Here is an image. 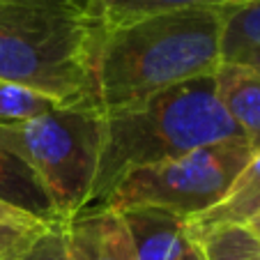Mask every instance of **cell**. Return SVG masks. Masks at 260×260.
<instances>
[{"label":"cell","mask_w":260,"mask_h":260,"mask_svg":"<svg viewBox=\"0 0 260 260\" xmlns=\"http://www.w3.org/2000/svg\"><path fill=\"white\" fill-rule=\"evenodd\" d=\"M72 260H136L122 219L108 207H88L62 221Z\"/></svg>","instance_id":"7"},{"label":"cell","mask_w":260,"mask_h":260,"mask_svg":"<svg viewBox=\"0 0 260 260\" xmlns=\"http://www.w3.org/2000/svg\"><path fill=\"white\" fill-rule=\"evenodd\" d=\"M226 7H184L99 30L92 106L108 113L212 76L223 62Z\"/></svg>","instance_id":"1"},{"label":"cell","mask_w":260,"mask_h":260,"mask_svg":"<svg viewBox=\"0 0 260 260\" xmlns=\"http://www.w3.org/2000/svg\"><path fill=\"white\" fill-rule=\"evenodd\" d=\"M244 138L198 147L171 161H161L129 173L99 207H161L191 221L214 207L233 187L235 177L251 159Z\"/></svg>","instance_id":"5"},{"label":"cell","mask_w":260,"mask_h":260,"mask_svg":"<svg viewBox=\"0 0 260 260\" xmlns=\"http://www.w3.org/2000/svg\"><path fill=\"white\" fill-rule=\"evenodd\" d=\"M260 210V152L251 154L246 166L235 177L228 193L207 212L189 221L191 235L223 226H244Z\"/></svg>","instance_id":"9"},{"label":"cell","mask_w":260,"mask_h":260,"mask_svg":"<svg viewBox=\"0 0 260 260\" xmlns=\"http://www.w3.org/2000/svg\"><path fill=\"white\" fill-rule=\"evenodd\" d=\"M228 62H244V64H251V67L260 69V46H253V49H249L246 53H242L237 60H228Z\"/></svg>","instance_id":"17"},{"label":"cell","mask_w":260,"mask_h":260,"mask_svg":"<svg viewBox=\"0 0 260 260\" xmlns=\"http://www.w3.org/2000/svg\"><path fill=\"white\" fill-rule=\"evenodd\" d=\"M0 203L16 207L21 212L37 216L46 223H58L60 216L51 203L46 189L37 180L30 166L12 154L10 150L0 147Z\"/></svg>","instance_id":"10"},{"label":"cell","mask_w":260,"mask_h":260,"mask_svg":"<svg viewBox=\"0 0 260 260\" xmlns=\"http://www.w3.org/2000/svg\"><path fill=\"white\" fill-rule=\"evenodd\" d=\"M244 228H246V231H249V233H251V235H253V237H255V240H258V242H260V210H258V212H255V214H253V216H251V219H249V221H246V223H244Z\"/></svg>","instance_id":"18"},{"label":"cell","mask_w":260,"mask_h":260,"mask_svg":"<svg viewBox=\"0 0 260 260\" xmlns=\"http://www.w3.org/2000/svg\"><path fill=\"white\" fill-rule=\"evenodd\" d=\"M180 260H205V255H203V251L198 249L196 240H193V246H191V249H189V251H187V253H184V255H182Z\"/></svg>","instance_id":"19"},{"label":"cell","mask_w":260,"mask_h":260,"mask_svg":"<svg viewBox=\"0 0 260 260\" xmlns=\"http://www.w3.org/2000/svg\"><path fill=\"white\" fill-rule=\"evenodd\" d=\"M64 106L58 99L21 83L0 79V122H23Z\"/></svg>","instance_id":"14"},{"label":"cell","mask_w":260,"mask_h":260,"mask_svg":"<svg viewBox=\"0 0 260 260\" xmlns=\"http://www.w3.org/2000/svg\"><path fill=\"white\" fill-rule=\"evenodd\" d=\"M136 260H180L193 246L189 221L161 207H127L118 212Z\"/></svg>","instance_id":"6"},{"label":"cell","mask_w":260,"mask_h":260,"mask_svg":"<svg viewBox=\"0 0 260 260\" xmlns=\"http://www.w3.org/2000/svg\"><path fill=\"white\" fill-rule=\"evenodd\" d=\"M214 83L216 97L240 127L251 152H260V69L244 62H221Z\"/></svg>","instance_id":"8"},{"label":"cell","mask_w":260,"mask_h":260,"mask_svg":"<svg viewBox=\"0 0 260 260\" xmlns=\"http://www.w3.org/2000/svg\"><path fill=\"white\" fill-rule=\"evenodd\" d=\"M51 223L37 219V216L21 212L16 207L0 203V260H7L28 242H32L42 231Z\"/></svg>","instance_id":"15"},{"label":"cell","mask_w":260,"mask_h":260,"mask_svg":"<svg viewBox=\"0 0 260 260\" xmlns=\"http://www.w3.org/2000/svg\"><path fill=\"white\" fill-rule=\"evenodd\" d=\"M97 37L83 0H0V79L92 106Z\"/></svg>","instance_id":"3"},{"label":"cell","mask_w":260,"mask_h":260,"mask_svg":"<svg viewBox=\"0 0 260 260\" xmlns=\"http://www.w3.org/2000/svg\"><path fill=\"white\" fill-rule=\"evenodd\" d=\"M0 147L28 164L60 221L90 207L102 150V111L74 104L23 122H0Z\"/></svg>","instance_id":"4"},{"label":"cell","mask_w":260,"mask_h":260,"mask_svg":"<svg viewBox=\"0 0 260 260\" xmlns=\"http://www.w3.org/2000/svg\"><path fill=\"white\" fill-rule=\"evenodd\" d=\"M7 260H72L67 240H64L62 221L51 223L46 231H42L32 242H28L23 249H19Z\"/></svg>","instance_id":"16"},{"label":"cell","mask_w":260,"mask_h":260,"mask_svg":"<svg viewBox=\"0 0 260 260\" xmlns=\"http://www.w3.org/2000/svg\"><path fill=\"white\" fill-rule=\"evenodd\" d=\"M205 260H260V242L244 226L212 228L193 235Z\"/></svg>","instance_id":"12"},{"label":"cell","mask_w":260,"mask_h":260,"mask_svg":"<svg viewBox=\"0 0 260 260\" xmlns=\"http://www.w3.org/2000/svg\"><path fill=\"white\" fill-rule=\"evenodd\" d=\"M249 0H83L88 16L94 21L99 30L113 28V25L132 23V21L145 19V16L164 14L184 7H201V5H240Z\"/></svg>","instance_id":"11"},{"label":"cell","mask_w":260,"mask_h":260,"mask_svg":"<svg viewBox=\"0 0 260 260\" xmlns=\"http://www.w3.org/2000/svg\"><path fill=\"white\" fill-rule=\"evenodd\" d=\"M253 46H260V0L228 5L223 25V62L237 60Z\"/></svg>","instance_id":"13"},{"label":"cell","mask_w":260,"mask_h":260,"mask_svg":"<svg viewBox=\"0 0 260 260\" xmlns=\"http://www.w3.org/2000/svg\"><path fill=\"white\" fill-rule=\"evenodd\" d=\"M237 138L244 136L216 97L214 74L102 113V150L90 207L102 205L118 182L138 168Z\"/></svg>","instance_id":"2"}]
</instances>
